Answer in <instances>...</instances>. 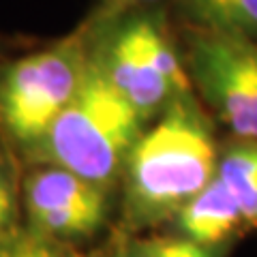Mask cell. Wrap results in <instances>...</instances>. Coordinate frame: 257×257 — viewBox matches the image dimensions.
<instances>
[{
    "label": "cell",
    "instance_id": "obj_5",
    "mask_svg": "<svg viewBox=\"0 0 257 257\" xmlns=\"http://www.w3.org/2000/svg\"><path fill=\"white\" fill-rule=\"evenodd\" d=\"M191 71L223 122L240 138L257 140L255 39L204 30L191 43Z\"/></svg>",
    "mask_w": 257,
    "mask_h": 257
},
{
    "label": "cell",
    "instance_id": "obj_12",
    "mask_svg": "<svg viewBox=\"0 0 257 257\" xmlns=\"http://www.w3.org/2000/svg\"><path fill=\"white\" fill-rule=\"evenodd\" d=\"M0 257H60L45 242L37 238H11L0 246Z\"/></svg>",
    "mask_w": 257,
    "mask_h": 257
},
{
    "label": "cell",
    "instance_id": "obj_4",
    "mask_svg": "<svg viewBox=\"0 0 257 257\" xmlns=\"http://www.w3.org/2000/svg\"><path fill=\"white\" fill-rule=\"evenodd\" d=\"M96 64L142 118L152 116L170 99L189 94V77L170 39L148 18L116 28Z\"/></svg>",
    "mask_w": 257,
    "mask_h": 257
},
{
    "label": "cell",
    "instance_id": "obj_10",
    "mask_svg": "<svg viewBox=\"0 0 257 257\" xmlns=\"http://www.w3.org/2000/svg\"><path fill=\"white\" fill-rule=\"evenodd\" d=\"M152 257H212L208 246L193 242L189 238H176V240H159L150 244Z\"/></svg>",
    "mask_w": 257,
    "mask_h": 257
},
{
    "label": "cell",
    "instance_id": "obj_3",
    "mask_svg": "<svg viewBox=\"0 0 257 257\" xmlns=\"http://www.w3.org/2000/svg\"><path fill=\"white\" fill-rule=\"evenodd\" d=\"M88 64L75 39L9 64L0 75V124L7 135L37 146L73 101Z\"/></svg>",
    "mask_w": 257,
    "mask_h": 257
},
{
    "label": "cell",
    "instance_id": "obj_1",
    "mask_svg": "<svg viewBox=\"0 0 257 257\" xmlns=\"http://www.w3.org/2000/svg\"><path fill=\"white\" fill-rule=\"evenodd\" d=\"M128 206L142 221L176 214L210 182L219 163L210 131L191 107L174 103L140 135L124 161Z\"/></svg>",
    "mask_w": 257,
    "mask_h": 257
},
{
    "label": "cell",
    "instance_id": "obj_11",
    "mask_svg": "<svg viewBox=\"0 0 257 257\" xmlns=\"http://www.w3.org/2000/svg\"><path fill=\"white\" fill-rule=\"evenodd\" d=\"M15 225V197L5 172L0 170V246L11 240Z\"/></svg>",
    "mask_w": 257,
    "mask_h": 257
},
{
    "label": "cell",
    "instance_id": "obj_8",
    "mask_svg": "<svg viewBox=\"0 0 257 257\" xmlns=\"http://www.w3.org/2000/svg\"><path fill=\"white\" fill-rule=\"evenodd\" d=\"M187 11L208 32L257 37V0H187Z\"/></svg>",
    "mask_w": 257,
    "mask_h": 257
},
{
    "label": "cell",
    "instance_id": "obj_6",
    "mask_svg": "<svg viewBox=\"0 0 257 257\" xmlns=\"http://www.w3.org/2000/svg\"><path fill=\"white\" fill-rule=\"evenodd\" d=\"M176 219L189 240L202 246H212L234 234L244 216L229 189L219 180V176H214L176 212Z\"/></svg>",
    "mask_w": 257,
    "mask_h": 257
},
{
    "label": "cell",
    "instance_id": "obj_14",
    "mask_svg": "<svg viewBox=\"0 0 257 257\" xmlns=\"http://www.w3.org/2000/svg\"><path fill=\"white\" fill-rule=\"evenodd\" d=\"M126 257H152V248L148 246L146 251H142V253H135V255H126Z\"/></svg>",
    "mask_w": 257,
    "mask_h": 257
},
{
    "label": "cell",
    "instance_id": "obj_2",
    "mask_svg": "<svg viewBox=\"0 0 257 257\" xmlns=\"http://www.w3.org/2000/svg\"><path fill=\"white\" fill-rule=\"evenodd\" d=\"M142 120V114L116 90L96 60H90L73 101L54 120L35 150L52 167L73 172L105 189L140 140Z\"/></svg>",
    "mask_w": 257,
    "mask_h": 257
},
{
    "label": "cell",
    "instance_id": "obj_13",
    "mask_svg": "<svg viewBox=\"0 0 257 257\" xmlns=\"http://www.w3.org/2000/svg\"><path fill=\"white\" fill-rule=\"evenodd\" d=\"M146 3H155V0H105L103 3V9L101 15L103 18H114V15L128 11L133 7H140V5H146Z\"/></svg>",
    "mask_w": 257,
    "mask_h": 257
},
{
    "label": "cell",
    "instance_id": "obj_7",
    "mask_svg": "<svg viewBox=\"0 0 257 257\" xmlns=\"http://www.w3.org/2000/svg\"><path fill=\"white\" fill-rule=\"evenodd\" d=\"M26 208L28 216L35 219L58 210H105L107 202L101 187L73 172L47 167L26 180Z\"/></svg>",
    "mask_w": 257,
    "mask_h": 257
},
{
    "label": "cell",
    "instance_id": "obj_9",
    "mask_svg": "<svg viewBox=\"0 0 257 257\" xmlns=\"http://www.w3.org/2000/svg\"><path fill=\"white\" fill-rule=\"evenodd\" d=\"M219 180L229 189L242 210L244 221L257 223V146L240 144L225 152L216 170Z\"/></svg>",
    "mask_w": 257,
    "mask_h": 257
}]
</instances>
